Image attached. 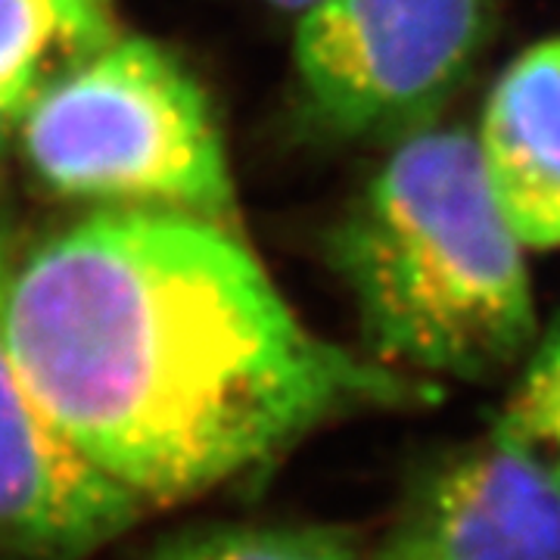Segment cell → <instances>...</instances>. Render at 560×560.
<instances>
[{
  "mask_svg": "<svg viewBox=\"0 0 560 560\" xmlns=\"http://www.w3.org/2000/svg\"><path fill=\"white\" fill-rule=\"evenodd\" d=\"M32 396L147 511L268 474L327 423L442 396L312 330L234 224L101 209L0 261Z\"/></svg>",
  "mask_w": 560,
  "mask_h": 560,
  "instance_id": "6da1fadb",
  "label": "cell"
},
{
  "mask_svg": "<svg viewBox=\"0 0 560 560\" xmlns=\"http://www.w3.org/2000/svg\"><path fill=\"white\" fill-rule=\"evenodd\" d=\"M361 352L408 377L495 383L539 337L526 246L501 215L470 131L393 140L327 234Z\"/></svg>",
  "mask_w": 560,
  "mask_h": 560,
  "instance_id": "7a4b0ae2",
  "label": "cell"
},
{
  "mask_svg": "<svg viewBox=\"0 0 560 560\" xmlns=\"http://www.w3.org/2000/svg\"><path fill=\"white\" fill-rule=\"evenodd\" d=\"M16 128L32 175L60 197L234 224L237 194L215 113L156 40L116 35L66 62Z\"/></svg>",
  "mask_w": 560,
  "mask_h": 560,
  "instance_id": "3957f363",
  "label": "cell"
},
{
  "mask_svg": "<svg viewBox=\"0 0 560 560\" xmlns=\"http://www.w3.org/2000/svg\"><path fill=\"white\" fill-rule=\"evenodd\" d=\"M489 22L492 0H318L293 38L305 109L340 138H408L467 79Z\"/></svg>",
  "mask_w": 560,
  "mask_h": 560,
  "instance_id": "277c9868",
  "label": "cell"
},
{
  "mask_svg": "<svg viewBox=\"0 0 560 560\" xmlns=\"http://www.w3.org/2000/svg\"><path fill=\"white\" fill-rule=\"evenodd\" d=\"M371 560H560V477L492 423L415 477Z\"/></svg>",
  "mask_w": 560,
  "mask_h": 560,
  "instance_id": "5b68a950",
  "label": "cell"
},
{
  "mask_svg": "<svg viewBox=\"0 0 560 560\" xmlns=\"http://www.w3.org/2000/svg\"><path fill=\"white\" fill-rule=\"evenodd\" d=\"M7 253L0 241V261ZM143 514L147 504L88 458L32 396L0 337V551L79 560Z\"/></svg>",
  "mask_w": 560,
  "mask_h": 560,
  "instance_id": "8992f818",
  "label": "cell"
},
{
  "mask_svg": "<svg viewBox=\"0 0 560 560\" xmlns=\"http://www.w3.org/2000/svg\"><path fill=\"white\" fill-rule=\"evenodd\" d=\"M489 190L526 249H560V35L492 84L474 131Z\"/></svg>",
  "mask_w": 560,
  "mask_h": 560,
  "instance_id": "52a82bcc",
  "label": "cell"
},
{
  "mask_svg": "<svg viewBox=\"0 0 560 560\" xmlns=\"http://www.w3.org/2000/svg\"><path fill=\"white\" fill-rule=\"evenodd\" d=\"M116 35L113 0H0V106L22 113L57 69Z\"/></svg>",
  "mask_w": 560,
  "mask_h": 560,
  "instance_id": "ba28073f",
  "label": "cell"
},
{
  "mask_svg": "<svg viewBox=\"0 0 560 560\" xmlns=\"http://www.w3.org/2000/svg\"><path fill=\"white\" fill-rule=\"evenodd\" d=\"M492 423L523 442L560 477V318L539 330Z\"/></svg>",
  "mask_w": 560,
  "mask_h": 560,
  "instance_id": "9c48e42d",
  "label": "cell"
},
{
  "mask_svg": "<svg viewBox=\"0 0 560 560\" xmlns=\"http://www.w3.org/2000/svg\"><path fill=\"white\" fill-rule=\"evenodd\" d=\"M150 560H364L330 526H228L168 545Z\"/></svg>",
  "mask_w": 560,
  "mask_h": 560,
  "instance_id": "30bf717a",
  "label": "cell"
},
{
  "mask_svg": "<svg viewBox=\"0 0 560 560\" xmlns=\"http://www.w3.org/2000/svg\"><path fill=\"white\" fill-rule=\"evenodd\" d=\"M20 121V113H13V109H7V106H0V147H3V140L10 135V128Z\"/></svg>",
  "mask_w": 560,
  "mask_h": 560,
  "instance_id": "8fae6325",
  "label": "cell"
},
{
  "mask_svg": "<svg viewBox=\"0 0 560 560\" xmlns=\"http://www.w3.org/2000/svg\"><path fill=\"white\" fill-rule=\"evenodd\" d=\"M271 7H278V10H290V13H296L300 16L302 10H308L312 3H318V0H268Z\"/></svg>",
  "mask_w": 560,
  "mask_h": 560,
  "instance_id": "7c38bea8",
  "label": "cell"
}]
</instances>
